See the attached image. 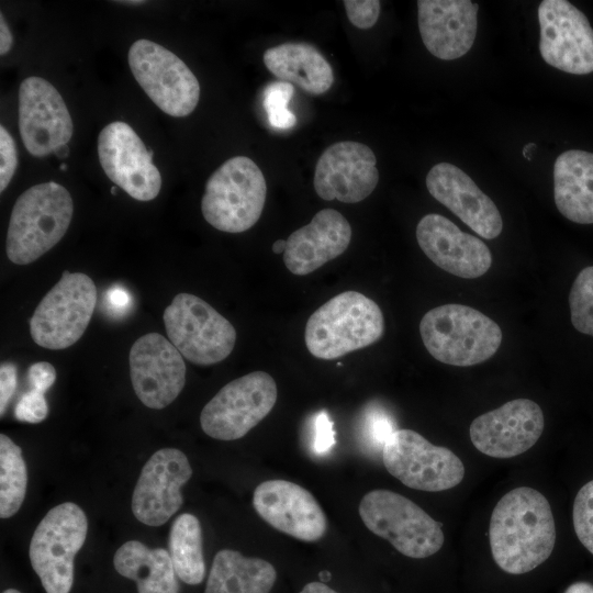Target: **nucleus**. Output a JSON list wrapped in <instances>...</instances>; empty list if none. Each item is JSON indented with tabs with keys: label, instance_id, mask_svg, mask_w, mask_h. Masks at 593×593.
Returning a JSON list of instances; mask_svg holds the SVG:
<instances>
[{
	"label": "nucleus",
	"instance_id": "4",
	"mask_svg": "<svg viewBox=\"0 0 593 593\" xmlns=\"http://www.w3.org/2000/svg\"><path fill=\"white\" fill-rule=\"evenodd\" d=\"M427 351L438 361L468 367L490 359L500 348L502 331L482 312L463 304L429 310L419 322Z\"/></svg>",
	"mask_w": 593,
	"mask_h": 593
},
{
	"label": "nucleus",
	"instance_id": "32",
	"mask_svg": "<svg viewBox=\"0 0 593 593\" xmlns=\"http://www.w3.org/2000/svg\"><path fill=\"white\" fill-rule=\"evenodd\" d=\"M293 92V85L284 81H273L265 88L262 103L271 127L288 130L296 124V116L288 109Z\"/></svg>",
	"mask_w": 593,
	"mask_h": 593
},
{
	"label": "nucleus",
	"instance_id": "6",
	"mask_svg": "<svg viewBox=\"0 0 593 593\" xmlns=\"http://www.w3.org/2000/svg\"><path fill=\"white\" fill-rule=\"evenodd\" d=\"M366 527L387 539L402 555L423 559L436 553L445 536L441 524L407 497L389 490H372L359 503Z\"/></svg>",
	"mask_w": 593,
	"mask_h": 593
},
{
	"label": "nucleus",
	"instance_id": "36",
	"mask_svg": "<svg viewBox=\"0 0 593 593\" xmlns=\"http://www.w3.org/2000/svg\"><path fill=\"white\" fill-rule=\"evenodd\" d=\"M0 192H3L15 172L18 153L12 136L2 125L0 126Z\"/></svg>",
	"mask_w": 593,
	"mask_h": 593
},
{
	"label": "nucleus",
	"instance_id": "44",
	"mask_svg": "<svg viewBox=\"0 0 593 593\" xmlns=\"http://www.w3.org/2000/svg\"><path fill=\"white\" fill-rule=\"evenodd\" d=\"M564 593H593V585L584 581L575 582Z\"/></svg>",
	"mask_w": 593,
	"mask_h": 593
},
{
	"label": "nucleus",
	"instance_id": "14",
	"mask_svg": "<svg viewBox=\"0 0 593 593\" xmlns=\"http://www.w3.org/2000/svg\"><path fill=\"white\" fill-rule=\"evenodd\" d=\"M153 152L125 122L108 124L99 134L98 155L111 181L138 201L155 199L161 176L153 163Z\"/></svg>",
	"mask_w": 593,
	"mask_h": 593
},
{
	"label": "nucleus",
	"instance_id": "19",
	"mask_svg": "<svg viewBox=\"0 0 593 593\" xmlns=\"http://www.w3.org/2000/svg\"><path fill=\"white\" fill-rule=\"evenodd\" d=\"M371 148L358 142H338L320 156L313 186L320 198L357 203L369 197L379 181Z\"/></svg>",
	"mask_w": 593,
	"mask_h": 593
},
{
	"label": "nucleus",
	"instance_id": "31",
	"mask_svg": "<svg viewBox=\"0 0 593 593\" xmlns=\"http://www.w3.org/2000/svg\"><path fill=\"white\" fill-rule=\"evenodd\" d=\"M569 306L574 328L593 337V266L582 269L573 281Z\"/></svg>",
	"mask_w": 593,
	"mask_h": 593
},
{
	"label": "nucleus",
	"instance_id": "10",
	"mask_svg": "<svg viewBox=\"0 0 593 593\" xmlns=\"http://www.w3.org/2000/svg\"><path fill=\"white\" fill-rule=\"evenodd\" d=\"M278 398L273 378L254 371L225 384L203 407L200 425L219 440L244 437L272 410Z\"/></svg>",
	"mask_w": 593,
	"mask_h": 593
},
{
	"label": "nucleus",
	"instance_id": "23",
	"mask_svg": "<svg viewBox=\"0 0 593 593\" xmlns=\"http://www.w3.org/2000/svg\"><path fill=\"white\" fill-rule=\"evenodd\" d=\"M418 29L427 51L444 60L469 52L477 34L478 4L470 0H419Z\"/></svg>",
	"mask_w": 593,
	"mask_h": 593
},
{
	"label": "nucleus",
	"instance_id": "52",
	"mask_svg": "<svg viewBox=\"0 0 593 593\" xmlns=\"http://www.w3.org/2000/svg\"><path fill=\"white\" fill-rule=\"evenodd\" d=\"M115 189H116L115 187H112V188H111V193H112V194H115Z\"/></svg>",
	"mask_w": 593,
	"mask_h": 593
},
{
	"label": "nucleus",
	"instance_id": "37",
	"mask_svg": "<svg viewBox=\"0 0 593 593\" xmlns=\"http://www.w3.org/2000/svg\"><path fill=\"white\" fill-rule=\"evenodd\" d=\"M368 435L382 450L387 439L396 430L393 419L383 411L374 410L368 418Z\"/></svg>",
	"mask_w": 593,
	"mask_h": 593
},
{
	"label": "nucleus",
	"instance_id": "40",
	"mask_svg": "<svg viewBox=\"0 0 593 593\" xmlns=\"http://www.w3.org/2000/svg\"><path fill=\"white\" fill-rule=\"evenodd\" d=\"M16 388V367L5 361L0 367V415L2 416Z\"/></svg>",
	"mask_w": 593,
	"mask_h": 593
},
{
	"label": "nucleus",
	"instance_id": "16",
	"mask_svg": "<svg viewBox=\"0 0 593 593\" xmlns=\"http://www.w3.org/2000/svg\"><path fill=\"white\" fill-rule=\"evenodd\" d=\"M128 365L134 392L149 409L168 406L184 387L187 369L182 355L158 333H147L134 342Z\"/></svg>",
	"mask_w": 593,
	"mask_h": 593
},
{
	"label": "nucleus",
	"instance_id": "3",
	"mask_svg": "<svg viewBox=\"0 0 593 593\" xmlns=\"http://www.w3.org/2000/svg\"><path fill=\"white\" fill-rule=\"evenodd\" d=\"M384 333L379 305L357 291H345L309 317L304 342L315 358L332 360L377 343Z\"/></svg>",
	"mask_w": 593,
	"mask_h": 593
},
{
	"label": "nucleus",
	"instance_id": "33",
	"mask_svg": "<svg viewBox=\"0 0 593 593\" xmlns=\"http://www.w3.org/2000/svg\"><path fill=\"white\" fill-rule=\"evenodd\" d=\"M572 519L579 540L593 555V480L577 493Z\"/></svg>",
	"mask_w": 593,
	"mask_h": 593
},
{
	"label": "nucleus",
	"instance_id": "45",
	"mask_svg": "<svg viewBox=\"0 0 593 593\" xmlns=\"http://www.w3.org/2000/svg\"><path fill=\"white\" fill-rule=\"evenodd\" d=\"M286 248H287V240H284V239H278V240H276V242L272 244V247H271V249H272V251H273L275 254L284 253Z\"/></svg>",
	"mask_w": 593,
	"mask_h": 593
},
{
	"label": "nucleus",
	"instance_id": "42",
	"mask_svg": "<svg viewBox=\"0 0 593 593\" xmlns=\"http://www.w3.org/2000/svg\"><path fill=\"white\" fill-rule=\"evenodd\" d=\"M13 43V37L11 34V31L7 24V22L3 19V14L0 15V54L4 55L7 54Z\"/></svg>",
	"mask_w": 593,
	"mask_h": 593
},
{
	"label": "nucleus",
	"instance_id": "11",
	"mask_svg": "<svg viewBox=\"0 0 593 593\" xmlns=\"http://www.w3.org/2000/svg\"><path fill=\"white\" fill-rule=\"evenodd\" d=\"M127 59L134 78L163 112L175 118L193 112L200 99V85L177 55L141 38L130 47Z\"/></svg>",
	"mask_w": 593,
	"mask_h": 593
},
{
	"label": "nucleus",
	"instance_id": "2",
	"mask_svg": "<svg viewBox=\"0 0 593 593\" xmlns=\"http://www.w3.org/2000/svg\"><path fill=\"white\" fill-rule=\"evenodd\" d=\"M74 202L68 190L54 181L25 190L15 201L5 239L8 258L29 265L52 249L66 234Z\"/></svg>",
	"mask_w": 593,
	"mask_h": 593
},
{
	"label": "nucleus",
	"instance_id": "21",
	"mask_svg": "<svg viewBox=\"0 0 593 593\" xmlns=\"http://www.w3.org/2000/svg\"><path fill=\"white\" fill-rule=\"evenodd\" d=\"M424 254L440 269L465 279L483 276L492 265L490 248L439 214H427L416 226Z\"/></svg>",
	"mask_w": 593,
	"mask_h": 593
},
{
	"label": "nucleus",
	"instance_id": "29",
	"mask_svg": "<svg viewBox=\"0 0 593 593\" xmlns=\"http://www.w3.org/2000/svg\"><path fill=\"white\" fill-rule=\"evenodd\" d=\"M202 529L198 517L180 514L169 532L168 551L177 577L190 585L199 584L205 575Z\"/></svg>",
	"mask_w": 593,
	"mask_h": 593
},
{
	"label": "nucleus",
	"instance_id": "25",
	"mask_svg": "<svg viewBox=\"0 0 593 593\" xmlns=\"http://www.w3.org/2000/svg\"><path fill=\"white\" fill-rule=\"evenodd\" d=\"M262 59L266 68L280 81L295 85L312 96L325 93L334 82L329 63L309 43L287 42L270 47Z\"/></svg>",
	"mask_w": 593,
	"mask_h": 593
},
{
	"label": "nucleus",
	"instance_id": "51",
	"mask_svg": "<svg viewBox=\"0 0 593 593\" xmlns=\"http://www.w3.org/2000/svg\"><path fill=\"white\" fill-rule=\"evenodd\" d=\"M66 169H67V166H66V165H61V166H60V170L64 171V170H66Z\"/></svg>",
	"mask_w": 593,
	"mask_h": 593
},
{
	"label": "nucleus",
	"instance_id": "30",
	"mask_svg": "<svg viewBox=\"0 0 593 593\" xmlns=\"http://www.w3.org/2000/svg\"><path fill=\"white\" fill-rule=\"evenodd\" d=\"M27 488V468L22 449L0 435V517L9 518L21 507Z\"/></svg>",
	"mask_w": 593,
	"mask_h": 593
},
{
	"label": "nucleus",
	"instance_id": "20",
	"mask_svg": "<svg viewBox=\"0 0 593 593\" xmlns=\"http://www.w3.org/2000/svg\"><path fill=\"white\" fill-rule=\"evenodd\" d=\"M253 505L270 526L303 541L321 539L327 529L324 511L301 485L287 480H267L254 491Z\"/></svg>",
	"mask_w": 593,
	"mask_h": 593
},
{
	"label": "nucleus",
	"instance_id": "15",
	"mask_svg": "<svg viewBox=\"0 0 593 593\" xmlns=\"http://www.w3.org/2000/svg\"><path fill=\"white\" fill-rule=\"evenodd\" d=\"M19 128L23 145L35 157H45L70 141V113L60 93L44 78L27 77L20 85Z\"/></svg>",
	"mask_w": 593,
	"mask_h": 593
},
{
	"label": "nucleus",
	"instance_id": "35",
	"mask_svg": "<svg viewBox=\"0 0 593 593\" xmlns=\"http://www.w3.org/2000/svg\"><path fill=\"white\" fill-rule=\"evenodd\" d=\"M343 3L346 14L354 26L360 30H367L376 24L380 14V1L345 0Z\"/></svg>",
	"mask_w": 593,
	"mask_h": 593
},
{
	"label": "nucleus",
	"instance_id": "47",
	"mask_svg": "<svg viewBox=\"0 0 593 593\" xmlns=\"http://www.w3.org/2000/svg\"><path fill=\"white\" fill-rule=\"evenodd\" d=\"M533 148H536V145H535L534 143H528V144H526V145L524 146V148H523V156H524L525 158H527L528 160H530V150H532Z\"/></svg>",
	"mask_w": 593,
	"mask_h": 593
},
{
	"label": "nucleus",
	"instance_id": "7",
	"mask_svg": "<svg viewBox=\"0 0 593 593\" xmlns=\"http://www.w3.org/2000/svg\"><path fill=\"white\" fill-rule=\"evenodd\" d=\"M87 532V516L74 502L51 508L35 528L29 557L46 593L70 592L74 559L85 544Z\"/></svg>",
	"mask_w": 593,
	"mask_h": 593
},
{
	"label": "nucleus",
	"instance_id": "27",
	"mask_svg": "<svg viewBox=\"0 0 593 593\" xmlns=\"http://www.w3.org/2000/svg\"><path fill=\"white\" fill-rule=\"evenodd\" d=\"M119 574L136 582L138 593H179L169 551L150 549L138 540L124 542L113 557Z\"/></svg>",
	"mask_w": 593,
	"mask_h": 593
},
{
	"label": "nucleus",
	"instance_id": "49",
	"mask_svg": "<svg viewBox=\"0 0 593 593\" xmlns=\"http://www.w3.org/2000/svg\"><path fill=\"white\" fill-rule=\"evenodd\" d=\"M120 3H126V4H142L144 1H120Z\"/></svg>",
	"mask_w": 593,
	"mask_h": 593
},
{
	"label": "nucleus",
	"instance_id": "9",
	"mask_svg": "<svg viewBox=\"0 0 593 593\" xmlns=\"http://www.w3.org/2000/svg\"><path fill=\"white\" fill-rule=\"evenodd\" d=\"M163 320L170 343L192 363H217L235 346L232 323L194 294H177L165 309Z\"/></svg>",
	"mask_w": 593,
	"mask_h": 593
},
{
	"label": "nucleus",
	"instance_id": "50",
	"mask_svg": "<svg viewBox=\"0 0 593 593\" xmlns=\"http://www.w3.org/2000/svg\"><path fill=\"white\" fill-rule=\"evenodd\" d=\"M2 593H21V592L18 591L16 589H8V590L3 591Z\"/></svg>",
	"mask_w": 593,
	"mask_h": 593
},
{
	"label": "nucleus",
	"instance_id": "38",
	"mask_svg": "<svg viewBox=\"0 0 593 593\" xmlns=\"http://www.w3.org/2000/svg\"><path fill=\"white\" fill-rule=\"evenodd\" d=\"M27 378L33 390L45 393L56 380V370L49 362H35L30 366Z\"/></svg>",
	"mask_w": 593,
	"mask_h": 593
},
{
	"label": "nucleus",
	"instance_id": "24",
	"mask_svg": "<svg viewBox=\"0 0 593 593\" xmlns=\"http://www.w3.org/2000/svg\"><path fill=\"white\" fill-rule=\"evenodd\" d=\"M350 239L351 227L345 216L323 209L288 237L283 262L293 275H309L342 255Z\"/></svg>",
	"mask_w": 593,
	"mask_h": 593
},
{
	"label": "nucleus",
	"instance_id": "39",
	"mask_svg": "<svg viewBox=\"0 0 593 593\" xmlns=\"http://www.w3.org/2000/svg\"><path fill=\"white\" fill-rule=\"evenodd\" d=\"M314 450L318 454L326 452L335 444L333 423L325 412H321L316 415L314 421Z\"/></svg>",
	"mask_w": 593,
	"mask_h": 593
},
{
	"label": "nucleus",
	"instance_id": "8",
	"mask_svg": "<svg viewBox=\"0 0 593 593\" xmlns=\"http://www.w3.org/2000/svg\"><path fill=\"white\" fill-rule=\"evenodd\" d=\"M97 304V287L82 272L65 270L30 318V334L38 346L65 349L87 329Z\"/></svg>",
	"mask_w": 593,
	"mask_h": 593
},
{
	"label": "nucleus",
	"instance_id": "46",
	"mask_svg": "<svg viewBox=\"0 0 593 593\" xmlns=\"http://www.w3.org/2000/svg\"><path fill=\"white\" fill-rule=\"evenodd\" d=\"M54 153L58 158L63 159V158H66L68 156L69 148H68L67 145H64V146L59 147L58 149H56Z\"/></svg>",
	"mask_w": 593,
	"mask_h": 593
},
{
	"label": "nucleus",
	"instance_id": "5",
	"mask_svg": "<svg viewBox=\"0 0 593 593\" xmlns=\"http://www.w3.org/2000/svg\"><path fill=\"white\" fill-rule=\"evenodd\" d=\"M266 195L267 183L259 167L246 156H235L208 179L201 211L214 228L242 233L260 219Z\"/></svg>",
	"mask_w": 593,
	"mask_h": 593
},
{
	"label": "nucleus",
	"instance_id": "12",
	"mask_svg": "<svg viewBox=\"0 0 593 593\" xmlns=\"http://www.w3.org/2000/svg\"><path fill=\"white\" fill-rule=\"evenodd\" d=\"M382 461L390 474L419 491H445L458 485L465 477L458 456L412 429H396L387 439Z\"/></svg>",
	"mask_w": 593,
	"mask_h": 593
},
{
	"label": "nucleus",
	"instance_id": "18",
	"mask_svg": "<svg viewBox=\"0 0 593 593\" xmlns=\"http://www.w3.org/2000/svg\"><path fill=\"white\" fill-rule=\"evenodd\" d=\"M540 406L528 399H516L489 411L470 425V439L482 454L512 458L530 449L544 432Z\"/></svg>",
	"mask_w": 593,
	"mask_h": 593
},
{
	"label": "nucleus",
	"instance_id": "43",
	"mask_svg": "<svg viewBox=\"0 0 593 593\" xmlns=\"http://www.w3.org/2000/svg\"><path fill=\"white\" fill-rule=\"evenodd\" d=\"M300 593H338L323 582H310Z\"/></svg>",
	"mask_w": 593,
	"mask_h": 593
},
{
	"label": "nucleus",
	"instance_id": "1",
	"mask_svg": "<svg viewBox=\"0 0 593 593\" xmlns=\"http://www.w3.org/2000/svg\"><path fill=\"white\" fill-rule=\"evenodd\" d=\"M490 547L505 572L523 574L546 561L556 542L548 500L537 490L521 486L504 494L490 519Z\"/></svg>",
	"mask_w": 593,
	"mask_h": 593
},
{
	"label": "nucleus",
	"instance_id": "48",
	"mask_svg": "<svg viewBox=\"0 0 593 593\" xmlns=\"http://www.w3.org/2000/svg\"><path fill=\"white\" fill-rule=\"evenodd\" d=\"M320 578H321V579H324V580H328V579L331 578V573L327 572V571H322V572L320 573Z\"/></svg>",
	"mask_w": 593,
	"mask_h": 593
},
{
	"label": "nucleus",
	"instance_id": "28",
	"mask_svg": "<svg viewBox=\"0 0 593 593\" xmlns=\"http://www.w3.org/2000/svg\"><path fill=\"white\" fill-rule=\"evenodd\" d=\"M276 579L270 562L222 549L213 559L204 593H269Z\"/></svg>",
	"mask_w": 593,
	"mask_h": 593
},
{
	"label": "nucleus",
	"instance_id": "13",
	"mask_svg": "<svg viewBox=\"0 0 593 593\" xmlns=\"http://www.w3.org/2000/svg\"><path fill=\"white\" fill-rule=\"evenodd\" d=\"M538 21L539 51L548 65L573 75L593 71V29L584 13L566 0H544Z\"/></svg>",
	"mask_w": 593,
	"mask_h": 593
},
{
	"label": "nucleus",
	"instance_id": "41",
	"mask_svg": "<svg viewBox=\"0 0 593 593\" xmlns=\"http://www.w3.org/2000/svg\"><path fill=\"white\" fill-rule=\"evenodd\" d=\"M109 307L115 314L126 312L131 304V296L126 289L121 286L111 287L107 292Z\"/></svg>",
	"mask_w": 593,
	"mask_h": 593
},
{
	"label": "nucleus",
	"instance_id": "26",
	"mask_svg": "<svg viewBox=\"0 0 593 593\" xmlns=\"http://www.w3.org/2000/svg\"><path fill=\"white\" fill-rule=\"evenodd\" d=\"M553 195L564 217L579 224L593 223V153L571 149L557 157Z\"/></svg>",
	"mask_w": 593,
	"mask_h": 593
},
{
	"label": "nucleus",
	"instance_id": "17",
	"mask_svg": "<svg viewBox=\"0 0 593 593\" xmlns=\"http://www.w3.org/2000/svg\"><path fill=\"white\" fill-rule=\"evenodd\" d=\"M192 475L187 456L177 448H161L142 468L133 496L132 512L147 526H161L181 507V486Z\"/></svg>",
	"mask_w": 593,
	"mask_h": 593
},
{
	"label": "nucleus",
	"instance_id": "22",
	"mask_svg": "<svg viewBox=\"0 0 593 593\" xmlns=\"http://www.w3.org/2000/svg\"><path fill=\"white\" fill-rule=\"evenodd\" d=\"M426 187L433 198L483 238L493 239L501 234L503 222L495 203L455 165L433 166L426 176Z\"/></svg>",
	"mask_w": 593,
	"mask_h": 593
},
{
	"label": "nucleus",
	"instance_id": "34",
	"mask_svg": "<svg viewBox=\"0 0 593 593\" xmlns=\"http://www.w3.org/2000/svg\"><path fill=\"white\" fill-rule=\"evenodd\" d=\"M48 405L44 393L31 389L19 400L14 409L18 421L36 424L46 418Z\"/></svg>",
	"mask_w": 593,
	"mask_h": 593
}]
</instances>
